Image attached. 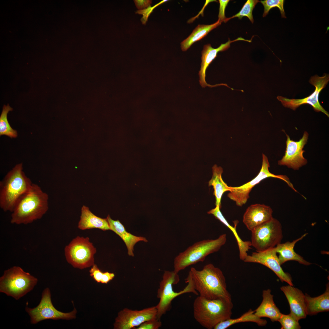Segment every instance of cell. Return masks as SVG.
I'll list each match as a JSON object with an SVG mask.
<instances>
[{"label":"cell","mask_w":329,"mask_h":329,"mask_svg":"<svg viewBox=\"0 0 329 329\" xmlns=\"http://www.w3.org/2000/svg\"><path fill=\"white\" fill-rule=\"evenodd\" d=\"M186 280L201 297L209 299H232L223 272L212 264L206 265L200 270L191 267Z\"/></svg>","instance_id":"obj_1"},{"label":"cell","mask_w":329,"mask_h":329,"mask_svg":"<svg viewBox=\"0 0 329 329\" xmlns=\"http://www.w3.org/2000/svg\"><path fill=\"white\" fill-rule=\"evenodd\" d=\"M48 198L38 185L33 183L17 201L11 212V223L26 225L41 219L48 210Z\"/></svg>","instance_id":"obj_2"},{"label":"cell","mask_w":329,"mask_h":329,"mask_svg":"<svg viewBox=\"0 0 329 329\" xmlns=\"http://www.w3.org/2000/svg\"><path fill=\"white\" fill-rule=\"evenodd\" d=\"M233 307L232 299H209L199 296L193 302V316L203 327L214 329L220 322L231 318Z\"/></svg>","instance_id":"obj_3"},{"label":"cell","mask_w":329,"mask_h":329,"mask_svg":"<svg viewBox=\"0 0 329 329\" xmlns=\"http://www.w3.org/2000/svg\"><path fill=\"white\" fill-rule=\"evenodd\" d=\"M23 170L22 163L17 164L0 182V207L4 212H12L19 198L32 186Z\"/></svg>","instance_id":"obj_4"},{"label":"cell","mask_w":329,"mask_h":329,"mask_svg":"<svg viewBox=\"0 0 329 329\" xmlns=\"http://www.w3.org/2000/svg\"><path fill=\"white\" fill-rule=\"evenodd\" d=\"M226 240V235L224 234L215 239H204L194 243L175 257L173 271L178 273L190 266L203 262L207 256L219 251Z\"/></svg>","instance_id":"obj_5"},{"label":"cell","mask_w":329,"mask_h":329,"mask_svg":"<svg viewBox=\"0 0 329 329\" xmlns=\"http://www.w3.org/2000/svg\"><path fill=\"white\" fill-rule=\"evenodd\" d=\"M38 279L19 266L4 271L0 278V292L18 300L31 291Z\"/></svg>","instance_id":"obj_6"},{"label":"cell","mask_w":329,"mask_h":329,"mask_svg":"<svg viewBox=\"0 0 329 329\" xmlns=\"http://www.w3.org/2000/svg\"><path fill=\"white\" fill-rule=\"evenodd\" d=\"M179 280L178 273L174 271H164L157 292V297L160 299L158 303L156 306L158 320H159L161 316L170 309L172 302L176 297L187 293H193L198 295L191 283L188 281H186L188 284L183 290L178 292H175L173 285L177 284Z\"/></svg>","instance_id":"obj_7"},{"label":"cell","mask_w":329,"mask_h":329,"mask_svg":"<svg viewBox=\"0 0 329 329\" xmlns=\"http://www.w3.org/2000/svg\"><path fill=\"white\" fill-rule=\"evenodd\" d=\"M251 232V246L257 252L263 251L276 246L281 243L283 237L281 225L274 218Z\"/></svg>","instance_id":"obj_8"},{"label":"cell","mask_w":329,"mask_h":329,"mask_svg":"<svg viewBox=\"0 0 329 329\" xmlns=\"http://www.w3.org/2000/svg\"><path fill=\"white\" fill-rule=\"evenodd\" d=\"M270 167L267 156L262 154V165L260 171L252 180L239 186L231 187L228 197L235 202L237 206L241 207L245 204L249 197V194L253 188L264 179L273 177L281 179L285 181L292 189H294L293 185L289 178L286 175H276L271 173L269 169Z\"/></svg>","instance_id":"obj_9"},{"label":"cell","mask_w":329,"mask_h":329,"mask_svg":"<svg viewBox=\"0 0 329 329\" xmlns=\"http://www.w3.org/2000/svg\"><path fill=\"white\" fill-rule=\"evenodd\" d=\"M96 248L88 237L78 236L65 248L67 261L73 267L83 269L92 266Z\"/></svg>","instance_id":"obj_10"},{"label":"cell","mask_w":329,"mask_h":329,"mask_svg":"<svg viewBox=\"0 0 329 329\" xmlns=\"http://www.w3.org/2000/svg\"><path fill=\"white\" fill-rule=\"evenodd\" d=\"M25 310L30 317L31 324H34L48 319H72L76 318L77 312L75 308L73 311L67 313L57 310L52 302L51 291L48 288H45L43 291L38 305L33 308L26 307Z\"/></svg>","instance_id":"obj_11"},{"label":"cell","mask_w":329,"mask_h":329,"mask_svg":"<svg viewBox=\"0 0 329 329\" xmlns=\"http://www.w3.org/2000/svg\"><path fill=\"white\" fill-rule=\"evenodd\" d=\"M329 81V75L327 74L322 76L316 75L311 77L309 82L314 86L315 89L314 91L307 97L301 99H289L281 96H278L277 99L285 107L293 110L300 105L309 104L311 105L317 112H321L329 117L328 113L326 111L320 103L319 96L321 91L325 88Z\"/></svg>","instance_id":"obj_12"},{"label":"cell","mask_w":329,"mask_h":329,"mask_svg":"<svg viewBox=\"0 0 329 329\" xmlns=\"http://www.w3.org/2000/svg\"><path fill=\"white\" fill-rule=\"evenodd\" d=\"M286 134V148L285 155L278 161L280 166H286L294 170H298L307 163V159L303 157L305 150L303 148L308 139L309 134L305 131L300 140L297 141L291 140L289 136Z\"/></svg>","instance_id":"obj_13"},{"label":"cell","mask_w":329,"mask_h":329,"mask_svg":"<svg viewBox=\"0 0 329 329\" xmlns=\"http://www.w3.org/2000/svg\"><path fill=\"white\" fill-rule=\"evenodd\" d=\"M157 315L156 306L140 310H132L126 308L118 313L114 324V328H133L146 321L157 318Z\"/></svg>","instance_id":"obj_14"},{"label":"cell","mask_w":329,"mask_h":329,"mask_svg":"<svg viewBox=\"0 0 329 329\" xmlns=\"http://www.w3.org/2000/svg\"><path fill=\"white\" fill-rule=\"evenodd\" d=\"M277 253L275 246L263 251L253 252L251 255H248L243 261L264 265L273 271L281 282L293 286L291 275L283 270Z\"/></svg>","instance_id":"obj_15"},{"label":"cell","mask_w":329,"mask_h":329,"mask_svg":"<svg viewBox=\"0 0 329 329\" xmlns=\"http://www.w3.org/2000/svg\"><path fill=\"white\" fill-rule=\"evenodd\" d=\"M240 40L245 41L249 42H251V40H246L242 37H239L232 41H231L229 38L228 42L225 43L221 44L218 47L216 48H212L210 44L204 46L203 49L202 51L201 67L199 73L200 78L199 82L202 87L204 88L206 87H212L220 86H225L226 87L227 86V84L224 83H221L215 85H210L208 84L205 80L206 71L209 65L217 57V54L219 52L223 51L228 49L230 47V44L232 43Z\"/></svg>","instance_id":"obj_16"},{"label":"cell","mask_w":329,"mask_h":329,"mask_svg":"<svg viewBox=\"0 0 329 329\" xmlns=\"http://www.w3.org/2000/svg\"><path fill=\"white\" fill-rule=\"evenodd\" d=\"M271 207L256 203L248 207L243 218V222L247 229L252 231L256 227L271 220L273 218Z\"/></svg>","instance_id":"obj_17"},{"label":"cell","mask_w":329,"mask_h":329,"mask_svg":"<svg viewBox=\"0 0 329 329\" xmlns=\"http://www.w3.org/2000/svg\"><path fill=\"white\" fill-rule=\"evenodd\" d=\"M281 290L285 294L288 302L290 314L299 321L305 318L306 313L305 295L299 289L290 285L283 286Z\"/></svg>","instance_id":"obj_18"},{"label":"cell","mask_w":329,"mask_h":329,"mask_svg":"<svg viewBox=\"0 0 329 329\" xmlns=\"http://www.w3.org/2000/svg\"><path fill=\"white\" fill-rule=\"evenodd\" d=\"M271 291L268 289L262 292L263 300L260 306L254 311V314L260 318H268L273 322L278 321L282 313L277 307L273 300Z\"/></svg>","instance_id":"obj_19"},{"label":"cell","mask_w":329,"mask_h":329,"mask_svg":"<svg viewBox=\"0 0 329 329\" xmlns=\"http://www.w3.org/2000/svg\"><path fill=\"white\" fill-rule=\"evenodd\" d=\"M307 234V233H306L300 238L292 242L288 241L283 243H281L276 246L277 253L279 254L278 257L281 265L290 260L296 261L305 265H309L311 264V263L306 260L302 256L297 253L294 250L295 244L303 239Z\"/></svg>","instance_id":"obj_20"},{"label":"cell","mask_w":329,"mask_h":329,"mask_svg":"<svg viewBox=\"0 0 329 329\" xmlns=\"http://www.w3.org/2000/svg\"><path fill=\"white\" fill-rule=\"evenodd\" d=\"M110 229L118 235L123 241L127 247L129 255L134 256L133 253L135 244L140 241L147 242L144 237L137 236L127 232L123 225L118 220L112 219L109 215L107 217Z\"/></svg>","instance_id":"obj_21"},{"label":"cell","mask_w":329,"mask_h":329,"mask_svg":"<svg viewBox=\"0 0 329 329\" xmlns=\"http://www.w3.org/2000/svg\"><path fill=\"white\" fill-rule=\"evenodd\" d=\"M78 228L82 230L97 228L103 231L110 229L106 218H102L94 214L88 207L83 205L81 208V214L78 223Z\"/></svg>","instance_id":"obj_22"},{"label":"cell","mask_w":329,"mask_h":329,"mask_svg":"<svg viewBox=\"0 0 329 329\" xmlns=\"http://www.w3.org/2000/svg\"><path fill=\"white\" fill-rule=\"evenodd\" d=\"M305 296L307 315H314L320 312L329 311L328 283L326 285V291L322 295L312 297L306 293Z\"/></svg>","instance_id":"obj_23"},{"label":"cell","mask_w":329,"mask_h":329,"mask_svg":"<svg viewBox=\"0 0 329 329\" xmlns=\"http://www.w3.org/2000/svg\"><path fill=\"white\" fill-rule=\"evenodd\" d=\"M212 175L208 182L209 186H212L214 189V193L215 197V205L221 206V201L223 193L226 191L231 190V187L228 186L223 181L222 174L223 171L222 168L214 165L212 167Z\"/></svg>","instance_id":"obj_24"},{"label":"cell","mask_w":329,"mask_h":329,"mask_svg":"<svg viewBox=\"0 0 329 329\" xmlns=\"http://www.w3.org/2000/svg\"><path fill=\"white\" fill-rule=\"evenodd\" d=\"M220 208L219 206H216L214 208L209 211L207 213L213 215L232 232L236 239L239 246L240 258L243 261L248 255L247 252L249 249L250 246H251V242L248 241H244L240 239L236 231L235 227H232L228 223L221 213Z\"/></svg>","instance_id":"obj_25"},{"label":"cell","mask_w":329,"mask_h":329,"mask_svg":"<svg viewBox=\"0 0 329 329\" xmlns=\"http://www.w3.org/2000/svg\"><path fill=\"white\" fill-rule=\"evenodd\" d=\"M221 23L218 20L214 23L210 25H198L190 35L181 43L182 50L183 51H186L194 42L203 38L209 32L220 25Z\"/></svg>","instance_id":"obj_26"},{"label":"cell","mask_w":329,"mask_h":329,"mask_svg":"<svg viewBox=\"0 0 329 329\" xmlns=\"http://www.w3.org/2000/svg\"><path fill=\"white\" fill-rule=\"evenodd\" d=\"M246 322H254L260 326H265L267 323L266 320L262 319L256 316L254 314V311L250 309L239 318L235 319L230 318L220 322L214 329H225L234 324Z\"/></svg>","instance_id":"obj_27"},{"label":"cell","mask_w":329,"mask_h":329,"mask_svg":"<svg viewBox=\"0 0 329 329\" xmlns=\"http://www.w3.org/2000/svg\"><path fill=\"white\" fill-rule=\"evenodd\" d=\"M12 110L9 104L4 105L0 117V135H5L11 138L17 136V131L11 127L7 118L9 112Z\"/></svg>","instance_id":"obj_28"},{"label":"cell","mask_w":329,"mask_h":329,"mask_svg":"<svg viewBox=\"0 0 329 329\" xmlns=\"http://www.w3.org/2000/svg\"><path fill=\"white\" fill-rule=\"evenodd\" d=\"M260 2L258 0H247L238 13L230 17L226 18L225 23L235 17H238L239 19H241L243 17L246 16L252 23H253L254 20L252 14L253 11L256 4Z\"/></svg>","instance_id":"obj_29"},{"label":"cell","mask_w":329,"mask_h":329,"mask_svg":"<svg viewBox=\"0 0 329 329\" xmlns=\"http://www.w3.org/2000/svg\"><path fill=\"white\" fill-rule=\"evenodd\" d=\"M90 275L98 283L107 284L112 280L115 277L113 273L108 272H103L101 271L97 266L94 264L89 271Z\"/></svg>","instance_id":"obj_30"},{"label":"cell","mask_w":329,"mask_h":329,"mask_svg":"<svg viewBox=\"0 0 329 329\" xmlns=\"http://www.w3.org/2000/svg\"><path fill=\"white\" fill-rule=\"evenodd\" d=\"M260 2L264 8L263 17L266 16L268 14L271 9L274 7H277L280 10L281 17L286 18L284 8L285 0H261Z\"/></svg>","instance_id":"obj_31"},{"label":"cell","mask_w":329,"mask_h":329,"mask_svg":"<svg viewBox=\"0 0 329 329\" xmlns=\"http://www.w3.org/2000/svg\"><path fill=\"white\" fill-rule=\"evenodd\" d=\"M281 325V329H300L301 327L299 321L295 319L290 313L282 314L278 321Z\"/></svg>","instance_id":"obj_32"},{"label":"cell","mask_w":329,"mask_h":329,"mask_svg":"<svg viewBox=\"0 0 329 329\" xmlns=\"http://www.w3.org/2000/svg\"><path fill=\"white\" fill-rule=\"evenodd\" d=\"M161 325V323L157 318L146 321L139 326L136 329H158Z\"/></svg>","instance_id":"obj_33"},{"label":"cell","mask_w":329,"mask_h":329,"mask_svg":"<svg viewBox=\"0 0 329 329\" xmlns=\"http://www.w3.org/2000/svg\"><path fill=\"white\" fill-rule=\"evenodd\" d=\"M229 1V0H219L220 6L218 20L221 23L223 22H225L227 18L225 16V8Z\"/></svg>","instance_id":"obj_34"},{"label":"cell","mask_w":329,"mask_h":329,"mask_svg":"<svg viewBox=\"0 0 329 329\" xmlns=\"http://www.w3.org/2000/svg\"><path fill=\"white\" fill-rule=\"evenodd\" d=\"M166 1H167L163 0L159 2V3L156 4L152 7H151L150 6L147 9L138 11L136 12L137 13H138V14H142L143 15V17L141 19L142 23L143 24L146 23V22L147 20V18L149 16V15L151 13V12L154 8H155L158 5H160V4Z\"/></svg>","instance_id":"obj_35"},{"label":"cell","mask_w":329,"mask_h":329,"mask_svg":"<svg viewBox=\"0 0 329 329\" xmlns=\"http://www.w3.org/2000/svg\"><path fill=\"white\" fill-rule=\"evenodd\" d=\"M137 8L139 9H141L148 8L150 6L152 3L151 0H139L134 1Z\"/></svg>","instance_id":"obj_36"}]
</instances>
